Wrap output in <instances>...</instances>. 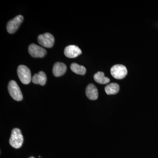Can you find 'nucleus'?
<instances>
[{
  "label": "nucleus",
  "mask_w": 158,
  "mask_h": 158,
  "mask_svg": "<svg viewBox=\"0 0 158 158\" xmlns=\"http://www.w3.org/2000/svg\"><path fill=\"white\" fill-rule=\"evenodd\" d=\"M23 142V137L20 130L17 128L13 129L9 140L10 145L14 148H19L22 145Z\"/></svg>",
  "instance_id": "f257e3e1"
},
{
  "label": "nucleus",
  "mask_w": 158,
  "mask_h": 158,
  "mask_svg": "<svg viewBox=\"0 0 158 158\" xmlns=\"http://www.w3.org/2000/svg\"><path fill=\"white\" fill-rule=\"evenodd\" d=\"M17 74L21 81L25 85L29 84L32 80L31 71L26 65H19L17 68Z\"/></svg>",
  "instance_id": "f03ea898"
},
{
  "label": "nucleus",
  "mask_w": 158,
  "mask_h": 158,
  "mask_svg": "<svg viewBox=\"0 0 158 158\" xmlns=\"http://www.w3.org/2000/svg\"><path fill=\"white\" fill-rule=\"evenodd\" d=\"M8 88L9 94L13 99L17 101L22 100V93L17 83L15 81H10L8 85Z\"/></svg>",
  "instance_id": "7ed1b4c3"
},
{
  "label": "nucleus",
  "mask_w": 158,
  "mask_h": 158,
  "mask_svg": "<svg viewBox=\"0 0 158 158\" xmlns=\"http://www.w3.org/2000/svg\"><path fill=\"white\" fill-rule=\"evenodd\" d=\"M110 73L114 78L120 80L124 78L126 76L127 70L124 65L118 64L113 65L111 69Z\"/></svg>",
  "instance_id": "20e7f679"
},
{
  "label": "nucleus",
  "mask_w": 158,
  "mask_h": 158,
  "mask_svg": "<svg viewBox=\"0 0 158 158\" xmlns=\"http://www.w3.org/2000/svg\"><path fill=\"white\" fill-rule=\"evenodd\" d=\"M37 40L39 44L42 46L50 48L54 45L55 38L52 34L46 33L39 35Z\"/></svg>",
  "instance_id": "39448f33"
},
{
  "label": "nucleus",
  "mask_w": 158,
  "mask_h": 158,
  "mask_svg": "<svg viewBox=\"0 0 158 158\" xmlns=\"http://www.w3.org/2000/svg\"><path fill=\"white\" fill-rule=\"evenodd\" d=\"M23 20V17L21 15H18L8 22L6 29L9 34H13L19 28Z\"/></svg>",
  "instance_id": "423d86ee"
},
{
  "label": "nucleus",
  "mask_w": 158,
  "mask_h": 158,
  "mask_svg": "<svg viewBox=\"0 0 158 158\" xmlns=\"http://www.w3.org/2000/svg\"><path fill=\"white\" fill-rule=\"evenodd\" d=\"M28 52L31 56L34 58H42L46 54L45 49L35 44H32L29 45Z\"/></svg>",
  "instance_id": "0eeeda50"
},
{
  "label": "nucleus",
  "mask_w": 158,
  "mask_h": 158,
  "mask_svg": "<svg viewBox=\"0 0 158 158\" xmlns=\"http://www.w3.org/2000/svg\"><path fill=\"white\" fill-rule=\"evenodd\" d=\"M82 53V51L76 45H70L66 47L64 50L65 56L69 58H75Z\"/></svg>",
  "instance_id": "6e6552de"
},
{
  "label": "nucleus",
  "mask_w": 158,
  "mask_h": 158,
  "mask_svg": "<svg viewBox=\"0 0 158 158\" xmlns=\"http://www.w3.org/2000/svg\"><path fill=\"white\" fill-rule=\"evenodd\" d=\"M67 67L64 63L57 62L55 63L53 67V75L56 77L62 76L66 72Z\"/></svg>",
  "instance_id": "1a4fd4ad"
},
{
  "label": "nucleus",
  "mask_w": 158,
  "mask_h": 158,
  "mask_svg": "<svg viewBox=\"0 0 158 158\" xmlns=\"http://www.w3.org/2000/svg\"><path fill=\"white\" fill-rule=\"evenodd\" d=\"M86 94L87 97L91 100H95L98 98V90L96 86L90 84L87 86L86 89Z\"/></svg>",
  "instance_id": "9d476101"
},
{
  "label": "nucleus",
  "mask_w": 158,
  "mask_h": 158,
  "mask_svg": "<svg viewBox=\"0 0 158 158\" xmlns=\"http://www.w3.org/2000/svg\"><path fill=\"white\" fill-rule=\"evenodd\" d=\"M46 81V75L43 71H40L38 73L35 74L32 78V81L33 83L42 86L45 85Z\"/></svg>",
  "instance_id": "9b49d317"
},
{
  "label": "nucleus",
  "mask_w": 158,
  "mask_h": 158,
  "mask_svg": "<svg viewBox=\"0 0 158 158\" xmlns=\"http://www.w3.org/2000/svg\"><path fill=\"white\" fill-rule=\"evenodd\" d=\"M94 81L98 84L105 85L110 82V79L105 76V74L102 72H98L94 75Z\"/></svg>",
  "instance_id": "f8f14e48"
},
{
  "label": "nucleus",
  "mask_w": 158,
  "mask_h": 158,
  "mask_svg": "<svg viewBox=\"0 0 158 158\" xmlns=\"http://www.w3.org/2000/svg\"><path fill=\"white\" fill-rule=\"evenodd\" d=\"M105 90L106 93L108 95L115 94L119 91V86L118 84L116 83H111L106 86Z\"/></svg>",
  "instance_id": "ddd939ff"
},
{
  "label": "nucleus",
  "mask_w": 158,
  "mask_h": 158,
  "mask_svg": "<svg viewBox=\"0 0 158 158\" xmlns=\"http://www.w3.org/2000/svg\"><path fill=\"white\" fill-rule=\"evenodd\" d=\"M70 69L74 73L77 74L84 75L86 72V69L85 66L79 65L76 63H73L70 65Z\"/></svg>",
  "instance_id": "4468645a"
},
{
  "label": "nucleus",
  "mask_w": 158,
  "mask_h": 158,
  "mask_svg": "<svg viewBox=\"0 0 158 158\" xmlns=\"http://www.w3.org/2000/svg\"><path fill=\"white\" fill-rule=\"evenodd\" d=\"M35 158L34 157H30V158Z\"/></svg>",
  "instance_id": "2eb2a0df"
}]
</instances>
